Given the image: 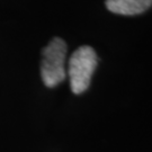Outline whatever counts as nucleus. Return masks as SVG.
Instances as JSON below:
<instances>
[{
    "mask_svg": "<svg viewBox=\"0 0 152 152\" xmlns=\"http://www.w3.org/2000/svg\"><path fill=\"white\" fill-rule=\"evenodd\" d=\"M65 55L66 44L60 37L52 38L48 46L43 49L41 76L46 87L53 88L65 79Z\"/></svg>",
    "mask_w": 152,
    "mask_h": 152,
    "instance_id": "nucleus-2",
    "label": "nucleus"
},
{
    "mask_svg": "<svg viewBox=\"0 0 152 152\" xmlns=\"http://www.w3.org/2000/svg\"><path fill=\"white\" fill-rule=\"evenodd\" d=\"M97 62V54L91 46H80L72 53L69 60L68 75L73 94L79 95L87 90Z\"/></svg>",
    "mask_w": 152,
    "mask_h": 152,
    "instance_id": "nucleus-1",
    "label": "nucleus"
},
{
    "mask_svg": "<svg viewBox=\"0 0 152 152\" xmlns=\"http://www.w3.org/2000/svg\"><path fill=\"white\" fill-rule=\"evenodd\" d=\"M105 5L114 14L135 16L147 11L152 6V0H105Z\"/></svg>",
    "mask_w": 152,
    "mask_h": 152,
    "instance_id": "nucleus-3",
    "label": "nucleus"
}]
</instances>
